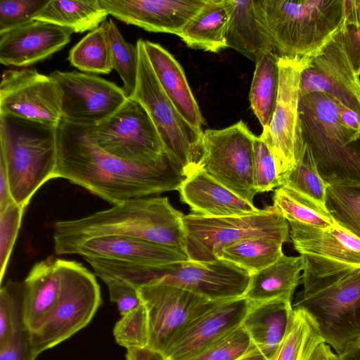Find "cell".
<instances>
[{
	"label": "cell",
	"instance_id": "6da1fadb",
	"mask_svg": "<svg viewBox=\"0 0 360 360\" xmlns=\"http://www.w3.org/2000/svg\"><path fill=\"white\" fill-rule=\"evenodd\" d=\"M56 139L57 179L82 186L112 205L179 190L186 179L167 155L150 165L123 160L101 149L83 126L63 119L56 127Z\"/></svg>",
	"mask_w": 360,
	"mask_h": 360
},
{
	"label": "cell",
	"instance_id": "7a4b0ae2",
	"mask_svg": "<svg viewBox=\"0 0 360 360\" xmlns=\"http://www.w3.org/2000/svg\"><path fill=\"white\" fill-rule=\"evenodd\" d=\"M183 216L167 197L133 199L81 218L56 221L53 243L119 235L175 247L185 252Z\"/></svg>",
	"mask_w": 360,
	"mask_h": 360
},
{
	"label": "cell",
	"instance_id": "3957f363",
	"mask_svg": "<svg viewBox=\"0 0 360 360\" xmlns=\"http://www.w3.org/2000/svg\"><path fill=\"white\" fill-rule=\"evenodd\" d=\"M256 18L279 57L313 58L343 25L342 0H254Z\"/></svg>",
	"mask_w": 360,
	"mask_h": 360
},
{
	"label": "cell",
	"instance_id": "277c9868",
	"mask_svg": "<svg viewBox=\"0 0 360 360\" xmlns=\"http://www.w3.org/2000/svg\"><path fill=\"white\" fill-rule=\"evenodd\" d=\"M304 143L327 185H360V131L341 120L338 102L324 93L300 96Z\"/></svg>",
	"mask_w": 360,
	"mask_h": 360
},
{
	"label": "cell",
	"instance_id": "5b68a950",
	"mask_svg": "<svg viewBox=\"0 0 360 360\" xmlns=\"http://www.w3.org/2000/svg\"><path fill=\"white\" fill-rule=\"evenodd\" d=\"M0 158L13 200L25 208L42 185L57 179L56 127L0 114Z\"/></svg>",
	"mask_w": 360,
	"mask_h": 360
},
{
	"label": "cell",
	"instance_id": "8992f818",
	"mask_svg": "<svg viewBox=\"0 0 360 360\" xmlns=\"http://www.w3.org/2000/svg\"><path fill=\"white\" fill-rule=\"evenodd\" d=\"M293 308L304 310L326 343L338 354L360 338V267L301 277Z\"/></svg>",
	"mask_w": 360,
	"mask_h": 360
},
{
	"label": "cell",
	"instance_id": "52a82bcc",
	"mask_svg": "<svg viewBox=\"0 0 360 360\" xmlns=\"http://www.w3.org/2000/svg\"><path fill=\"white\" fill-rule=\"evenodd\" d=\"M101 275L123 280L134 288L162 283L172 285L212 300H226L243 297L248 288L250 274L223 260L187 261L162 266H149L103 259L99 265Z\"/></svg>",
	"mask_w": 360,
	"mask_h": 360
},
{
	"label": "cell",
	"instance_id": "ba28073f",
	"mask_svg": "<svg viewBox=\"0 0 360 360\" xmlns=\"http://www.w3.org/2000/svg\"><path fill=\"white\" fill-rule=\"evenodd\" d=\"M184 248L190 261L210 262L225 247L257 237L288 240V221L274 205L243 216L211 218L195 213L183 216Z\"/></svg>",
	"mask_w": 360,
	"mask_h": 360
},
{
	"label": "cell",
	"instance_id": "9c48e42d",
	"mask_svg": "<svg viewBox=\"0 0 360 360\" xmlns=\"http://www.w3.org/2000/svg\"><path fill=\"white\" fill-rule=\"evenodd\" d=\"M138 79L134 98L150 115L166 154L186 177L197 171L202 132L193 128L178 112L160 84L147 57L143 40L138 39Z\"/></svg>",
	"mask_w": 360,
	"mask_h": 360
},
{
	"label": "cell",
	"instance_id": "30bf717a",
	"mask_svg": "<svg viewBox=\"0 0 360 360\" xmlns=\"http://www.w3.org/2000/svg\"><path fill=\"white\" fill-rule=\"evenodd\" d=\"M95 276L82 264L66 259L58 302L43 324L28 333L36 356L70 338L90 323L102 303Z\"/></svg>",
	"mask_w": 360,
	"mask_h": 360
},
{
	"label": "cell",
	"instance_id": "8fae6325",
	"mask_svg": "<svg viewBox=\"0 0 360 360\" xmlns=\"http://www.w3.org/2000/svg\"><path fill=\"white\" fill-rule=\"evenodd\" d=\"M255 138L243 121L221 129L202 131L197 171H204L233 193L253 204L257 193L253 180Z\"/></svg>",
	"mask_w": 360,
	"mask_h": 360
},
{
	"label": "cell",
	"instance_id": "7c38bea8",
	"mask_svg": "<svg viewBox=\"0 0 360 360\" xmlns=\"http://www.w3.org/2000/svg\"><path fill=\"white\" fill-rule=\"evenodd\" d=\"M310 59L279 57L276 105L270 125L260 135L274 157L280 186L304 146L299 112L300 85L301 74Z\"/></svg>",
	"mask_w": 360,
	"mask_h": 360
},
{
	"label": "cell",
	"instance_id": "4fadbf2b",
	"mask_svg": "<svg viewBox=\"0 0 360 360\" xmlns=\"http://www.w3.org/2000/svg\"><path fill=\"white\" fill-rule=\"evenodd\" d=\"M83 127L101 149L123 160L150 165L167 155L150 115L134 97L127 98L112 115L99 124Z\"/></svg>",
	"mask_w": 360,
	"mask_h": 360
},
{
	"label": "cell",
	"instance_id": "5bb4252c",
	"mask_svg": "<svg viewBox=\"0 0 360 360\" xmlns=\"http://www.w3.org/2000/svg\"><path fill=\"white\" fill-rule=\"evenodd\" d=\"M136 290L147 315V347L162 354L193 319L222 301L162 283L144 285Z\"/></svg>",
	"mask_w": 360,
	"mask_h": 360
},
{
	"label": "cell",
	"instance_id": "9a60e30c",
	"mask_svg": "<svg viewBox=\"0 0 360 360\" xmlns=\"http://www.w3.org/2000/svg\"><path fill=\"white\" fill-rule=\"evenodd\" d=\"M61 101L62 119L77 125H98L112 115L127 101L114 82L94 74L54 71Z\"/></svg>",
	"mask_w": 360,
	"mask_h": 360
},
{
	"label": "cell",
	"instance_id": "2e32d148",
	"mask_svg": "<svg viewBox=\"0 0 360 360\" xmlns=\"http://www.w3.org/2000/svg\"><path fill=\"white\" fill-rule=\"evenodd\" d=\"M288 223L293 248L303 259L302 276L360 267V239L337 223L323 228Z\"/></svg>",
	"mask_w": 360,
	"mask_h": 360
},
{
	"label": "cell",
	"instance_id": "e0dca14e",
	"mask_svg": "<svg viewBox=\"0 0 360 360\" xmlns=\"http://www.w3.org/2000/svg\"><path fill=\"white\" fill-rule=\"evenodd\" d=\"M0 114L57 127L62 115L56 82L34 69L5 70L0 83Z\"/></svg>",
	"mask_w": 360,
	"mask_h": 360
},
{
	"label": "cell",
	"instance_id": "ac0fdd59",
	"mask_svg": "<svg viewBox=\"0 0 360 360\" xmlns=\"http://www.w3.org/2000/svg\"><path fill=\"white\" fill-rule=\"evenodd\" d=\"M339 32L303 70L300 96L324 93L360 116V76L353 68Z\"/></svg>",
	"mask_w": 360,
	"mask_h": 360
},
{
	"label": "cell",
	"instance_id": "d6986e66",
	"mask_svg": "<svg viewBox=\"0 0 360 360\" xmlns=\"http://www.w3.org/2000/svg\"><path fill=\"white\" fill-rule=\"evenodd\" d=\"M56 255H78L134 264L162 266L189 261L186 252L177 248L143 239L105 235L85 240L54 243Z\"/></svg>",
	"mask_w": 360,
	"mask_h": 360
},
{
	"label": "cell",
	"instance_id": "ffe728a7",
	"mask_svg": "<svg viewBox=\"0 0 360 360\" xmlns=\"http://www.w3.org/2000/svg\"><path fill=\"white\" fill-rule=\"evenodd\" d=\"M250 302L244 296L222 300L193 319L162 354L166 360H189L240 326Z\"/></svg>",
	"mask_w": 360,
	"mask_h": 360
},
{
	"label": "cell",
	"instance_id": "44dd1931",
	"mask_svg": "<svg viewBox=\"0 0 360 360\" xmlns=\"http://www.w3.org/2000/svg\"><path fill=\"white\" fill-rule=\"evenodd\" d=\"M207 0H100L109 15L148 32L179 36Z\"/></svg>",
	"mask_w": 360,
	"mask_h": 360
},
{
	"label": "cell",
	"instance_id": "7402d4cb",
	"mask_svg": "<svg viewBox=\"0 0 360 360\" xmlns=\"http://www.w3.org/2000/svg\"><path fill=\"white\" fill-rule=\"evenodd\" d=\"M73 32L33 20L0 34V62L6 66L27 67L46 60L67 45Z\"/></svg>",
	"mask_w": 360,
	"mask_h": 360
},
{
	"label": "cell",
	"instance_id": "603a6c76",
	"mask_svg": "<svg viewBox=\"0 0 360 360\" xmlns=\"http://www.w3.org/2000/svg\"><path fill=\"white\" fill-rule=\"evenodd\" d=\"M66 259L52 256L34 264L25 278L23 323L27 333L36 331L54 309L61 295Z\"/></svg>",
	"mask_w": 360,
	"mask_h": 360
},
{
	"label": "cell",
	"instance_id": "cb8c5ba5",
	"mask_svg": "<svg viewBox=\"0 0 360 360\" xmlns=\"http://www.w3.org/2000/svg\"><path fill=\"white\" fill-rule=\"evenodd\" d=\"M179 192L191 210L205 217L218 218L255 214L261 210L241 198L202 170L186 177Z\"/></svg>",
	"mask_w": 360,
	"mask_h": 360
},
{
	"label": "cell",
	"instance_id": "d4e9b609",
	"mask_svg": "<svg viewBox=\"0 0 360 360\" xmlns=\"http://www.w3.org/2000/svg\"><path fill=\"white\" fill-rule=\"evenodd\" d=\"M143 46L152 69L169 99L193 128L202 132L204 119L181 65L159 44L143 40Z\"/></svg>",
	"mask_w": 360,
	"mask_h": 360
},
{
	"label": "cell",
	"instance_id": "484cf974",
	"mask_svg": "<svg viewBox=\"0 0 360 360\" xmlns=\"http://www.w3.org/2000/svg\"><path fill=\"white\" fill-rule=\"evenodd\" d=\"M250 302L241 325L258 350L271 360L285 335L293 312L292 302L279 299Z\"/></svg>",
	"mask_w": 360,
	"mask_h": 360
},
{
	"label": "cell",
	"instance_id": "4316f807",
	"mask_svg": "<svg viewBox=\"0 0 360 360\" xmlns=\"http://www.w3.org/2000/svg\"><path fill=\"white\" fill-rule=\"evenodd\" d=\"M232 11V0H207L179 37L191 48L218 53L227 48Z\"/></svg>",
	"mask_w": 360,
	"mask_h": 360
},
{
	"label": "cell",
	"instance_id": "83f0119b",
	"mask_svg": "<svg viewBox=\"0 0 360 360\" xmlns=\"http://www.w3.org/2000/svg\"><path fill=\"white\" fill-rule=\"evenodd\" d=\"M303 259L282 255L267 267L250 275L244 297L251 302L284 300L292 302L295 289L301 279Z\"/></svg>",
	"mask_w": 360,
	"mask_h": 360
},
{
	"label": "cell",
	"instance_id": "f1b7e54d",
	"mask_svg": "<svg viewBox=\"0 0 360 360\" xmlns=\"http://www.w3.org/2000/svg\"><path fill=\"white\" fill-rule=\"evenodd\" d=\"M233 11L227 33V47L257 62L266 52L275 51L256 18L254 0H232Z\"/></svg>",
	"mask_w": 360,
	"mask_h": 360
},
{
	"label": "cell",
	"instance_id": "f546056e",
	"mask_svg": "<svg viewBox=\"0 0 360 360\" xmlns=\"http://www.w3.org/2000/svg\"><path fill=\"white\" fill-rule=\"evenodd\" d=\"M108 15L100 0H49L34 20L51 22L74 32L82 33L98 27Z\"/></svg>",
	"mask_w": 360,
	"mask_h": 360
},
{
	"label": "cell",
	"instance_id": "4dcf8cb0",
	"mask_svg": "<svg viewBox=\"0 0 360 360\" xmlns=\"http://www.w3.org/2000/svg\"><path fill=\"white\" fill-rule=\"evenodd\" d=\"M278 59L276 51L264 53L255 63L249 99L263 129L271 123L278 92Z\"/></svg>",
	"mask_w": 360,
	"mask_h": 360
},
{
	"label": "cell",
	"instance_id": "1f68e13d",
	"mask_svg": "<svg viewBox=\"0 0 360 360\" xmlns=\"http://www.w3.org/2000/svg\"><path fill=\"white\" fill-rule=\"evenodd\" d=\"M285 242L271 237L245 239L224 248L217 256L250 274L276 262L282 255Z\"/></svg>",
	"mask_w": 360,
	"mask_h": 360
},
{
	"label": "cell",
	"instance_id": "d6a6232c",
	"mask_svg": "<svg viewBox=\"0 0 360 360\" xmlns=\"http://www.w3.org/2000/svg\"><path fill=\"white\" fill-rule=\"evenodd\" d=\"M323 342L309 315L302 309L293 308L285 335L271 360H307Z\"/></svg>",
	"mask_w": 360,
	"mask_h": 360
},
{
	"label": "cell",
	"instance_id": "836d02e7",
	"mask_svg": "<svg viewBox=\"0 0 360 360\" xmlns=\"http://www.w3.org/2000/svg\"><path fill=\"white\" fill-rule=\"evenodd\" d=\"M70 64L81 71L109 74L113 69L107 21L82 38L69 53Z\"/></svg>",
	"mask_w": 360,
	"mask_h": 360
},
{
	"label": "cell",
	"instance_id": "e575fe53",
	"mask_svg": "<svg viewBox=\"0 0 360 360\" xmlns=\"http://www.w3.org/2000/svg\"><path fill=\"white\" fill-rule=\"evenodd\" d=\"M273 201V205L288 222L321 228L335 223L327 207L287 186H281L275 189Z\"/></svg>",
	"mask_w": 360,
	"mask_h": 360
},
{
	"label": "cell",
	"instance_id": "d590c367",
	"mask_svg": "<svg viewBox=\"0 0 360 360\" xmlns=\"http://www.w3.org/2000/svg\"><path fill=\"white\" fill-rule=\"evenodd\" d=\"M326 206L335 223L360 239V185H327Z\"/></svg>",
	"mask_w": 360,
	"mask_h": 360
},
{
	"label": "cell",
	"instance_id": "8d00e7d4",
	"mask_svg": "<svg viewBox=\"0 0 360 360\" xmlns=\"http://www.w3.org/2000/svg\"><path fill=\"white\" fill-rule=\"evenodd\" d=\"M113 69L123 82L122 90L127 98L133 97L138 79L139 51L137 45L125 41L112 19L107 21Z\"/></svg>",
	"mask_w": 360,
	"mask_h": 360
},
{
	"label": "cell",
	"instance_id": "74e56055",
	"mask_svg": "<svg viewBox=\"0 0 360 360\" xmlns=\"http://www.w3.org/2000/svg\"><path fill=\"white\" fill-rule=\"evenodd\" d=\"M281 186L305 195L326 207L327 184L321 176L312 154L305 143L295 166L282 181Z\"/></svg>",
	"mask_w": 360,
	"mask_h": 360
},
{
	"label": "cell",
	"instance_id": "f35d334b",
	"mask_svg": "<svg viewBox=\"0 0 360 360\" xmlns=\"http://www.w3.org/2000/svg\"><path fill=\"white\" fill-rule=\"evenodd\" d=\"M23 283L8 281L0 290V345L25 329L23 323Z\"/></svg>",
	"mask_w": 360,
	"mask_h": 360
},
{
	"label": "cell",
	"instance_id": "ab89813d",
	"mask_svg": "<svg viewBox=\"0 0 360 360\" xmlns=\"http://www.w3.org/2000/svg\"><path fill=\"white\" fill-rule=\"evenodd\" d=\"M255 347L248 333L240 325L189 360H238Z\"/></svg>",
	"mask_w": 360,
	"mask_h": 360
},
{
	"label": "cell",
	"instance_id": "60d3db41",
	"mask_svg": "<svg viewBox=\"0 0 360 360\" xmlns=\"http://www.w3.org/2000/svg\"><path fill=\"white\" fill-rule=\"evenodd\" d=\"M113 335L117 343L127 349L148 347V321L143 304L122 316L115 325Z\"/></svg>",
	"mask_w": 360,
	"mask_h": 360
},
{
	"label": "cell",
	"instance_id": "b9f144b4",
	"mask_svg": "<svg viewBox=\"0 0 360 360\" xmlns=\"http://www.w3.org/2000/svg\"><path fill=\"white\" fill-rule=\"evenodd\" d=\"M253 180L257 193L280 186L274 157L260 136H256L253 145Z\"/></svg>",
	"mask_w": 360,
	"mask_h": 360
},
{
	"label": "cell",
	"instance_id": "7bdbcfd3",
	"mask_svg": "<svg viewBox=\"0 0 360 360\" xmlns=\"http://www.w3.org/2000/svg\"><path fill=\"white\" fill-rule=\"evenodd\" d=\"M24 210V207L14 202L0 211L1 285L20 228Z\"/></svg>",
	"mask_w": 360,
	"mask_h": 360
},
{
	"label": "cell",
	"instance_id": "ee69618b",
	"mask_svg": "<svg viewBox=\"0 0 360 360\" xmlns=\"http://www.w3.org/2000/svg\"><path fill=\"white\" fill-rule=\"evenodd\" d=\"M49 0H1L0 1V34L34 20Z\"/></svg>",
	"mask_w": 360,
	"mask_h": 360
},
{
	"label": "cell",
	"instance_id": "f6af8a7d",
	"mask_svg": "<svg viewBox=\"0 0 360 360\" xmlns=\"http://www.w3.org/2000/svg\"><path fill=\"white\" fill-rule=\"evenodd\" d=\"M101 279L107 285L110 301L117 304L122 316L142 304L136 288L127 282L113 277H102Z\"/></svg>",
	"mask_w": 360,
	"mask_h": 360
},
{
	"label": "cell",
	"instance_id": "bcb514c9",
	"mask_svg": "<svg viewBox=\"0 0 360 360\" xmlns=\"http://www.w3.org/2000/svg\"><path fill=\"white\" fill-rule=\"evenodd\" d=\"M26 329L16 333L6 343L0 345V360H34Z\"/></svg>",
	"mask_w": 360,
	"mask_h": 360
},
{
	"label": "cell",
	"instance_id": "7dc6e473",
	"mask_svg": "<svg viewBox=\"0 0 360 360\" xmlns=\"http://www.w3.org/2000/svg\"><path fill=\"white\" fill-rule=\"evenodd\" d=\"M339 33L353 68L360 76V28L347 27L343 22Z\"/></svg>",
	"mask_w": 360,
	"mask_h": 360
},
{
	"label": "cell",
	"instance_id": "c3c4849f",
	"mask_svg": "<svg viewBox=\"0 0 360 360\" xmlns=\"http://www.w3.org/2000/svg\"><path fill=\"white\" fill-rule=\"evenodd\" d=\"M344 25L360 28V0H342Z\"/></svg>",
	"mask_w": 360,
	"mask_h": 360
},
{
	"label": "cell",
	"instance_id": "681fc988",
	"mask_svg": "<svg viewBox=\"0 0 360 360\" xmlns=\"http://www.w3.org/2000/svg\"><path fill=\"white\" fill-rule=\"evenodd\" d=\"M14 202L10 191L5 165L0 158V211Z\"/></svg>",
	"mask_w": 360,
	"mask_h": 360
},
{
	"label": "cell",
	"instance_id": "f907efd6",
	"mask_svg": "<svg viewBox=\"0 0 360 360\" xmlns=\"http://www.w3.org/2000/svg\"><path fill=\"white\" fill-rule=\"evenodd\" d=\"M126 360H166L163 355L148 347L128 349Z\"/></svg>",
	"mask_w": 360,
	"mask_h": 360
},
{
	"label": "cell",
	"instance_id": "816d5d0a",
	"mask_svg": "<svg viewBox=\"0 0 360 360\" xmlns=\"http://www.w3.org/2000/svg\"><path fill=\"white\" fill-rule=\"evenodd\" d=\"M339 115L342 122L348 127L360 131V116L353 110L338 103Z\"/></svg>",
	"mask_w": 360,
	"mask_h": 360
},
{
	"label": "cell",
	"instance_id": "f5cc1de1",
	"mask_svg": "<svg viewBox=\"0 0 360 360\" xmlns=\"http://www.w3.org/2000/svg\"><path fill=\"white\" fill-rule=\"evenodd\" d=\"M307 360H339V358L332 347L323 342L314 349Z\"/></svg>",
	"mask_w": 360,
	"mask_h": 360
},
{
	"label": "cell",
	"instance_id": "db71d44e",
	"mask_svg": "<svg viewBox=\"0 0 360 360\" xmlns=\"http://www.w3.org/2000/svg\"><path fill=\"white\" fill-rule=\"evenodd\" d=\"M339 360H360V338L347 345L338 354Z\"/></svg>",
	"mask_w": 360,
	"mask_h": 360
},
{
	"label": "cell",
	"instance_id": "11a10c76",
	"mask_svg": "<svg viewBox=\"0 0 360 360\" xmlns=\"http://www.w3.org/2000/svg\"><path fill=\"white\" fill-rule=\"evenodd\" d=\"M238 360H267L255 347L247 354Z\"/></svg>",
	"mask_w": 360,
	"mask_h": 360
}]
</instances>
